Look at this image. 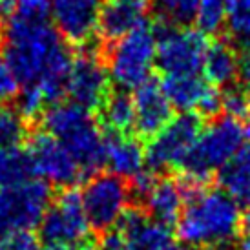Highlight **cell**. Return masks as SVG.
<instances>
[{"label":"cell","instance_id":"14","mask_svg":"<svg viewBox=\"0 0 250 250\" xmlns=\"http://www.w3.org/2000/svg\"><path fill=\"white\" fill-rule=\"evenodd\" d=\"M133 110L135 121L133 130L139 137L150 139L172 119V104L168 103L161 84L148 79L133 90Z\"/></svg>","mask_w":250,"mask_h":250},{"label":"cell","instance_id":"3","mask_svg":"<svg viewBox=\"0 0 250 250\" xmlns=\"http://www.w3.org/2000/svg\"><path fill=\"white\" fill-rule=\"evenodd\" d=\"M243 143V126L239 119L229 115L210 119V125L203 128L197 141L177 167L183 175L181 179L207 185L212 174L229 163Z\"/></svg>","mask_w":250,"mask_h":250},{"label":"cell","instance_id":"8","mask_svg":"<svg viewBox=\"0 0 250 250\" xmlns=\"http://www.w3.org/2000/svg\"><path fill=\"white\" fill-rule=\"evenodd\" d=\"M39 236L46 245H83L90 239L81 192L70 187L51 201L39 223Z\"/></svg>","mask_w":250,"mask_h":250},{"label":"cell","instance_id":"13","mask_svg":"<svg viewBox=\"0 0 250 250\" xmlns=\"http://www.w3.org/2000/svg\"><path fill=\"white\" fill-rule=\"evenodd\" d=\"M117 230L125 236L126 250H170L175 247L170 227L152 219L137 205H128L119 217Z\"/></svg>","mask_w":250,"mask_h":250},{"label":"cell","instance_id":"2","mask_svg":"<svg viewBox=\"0 0 250 250\" xmlns=\"http://www.w3.org/2000/svg\"><path fill=\"white\" fill-rule=\"evenodd\" d=\"M44 132L61 141L84 175L104 167V133L91 111L73 101H57L42 111Z\"/></svg>","mask_w":250,"mask_h":250},{"label":"cell","instance_id":"7","mask_svg":"<svg viewBox=\"0 0 250 250\" xmlns=\"http://www.w3.org/2000/svg\"><path fill=\"white\" fill-rule=\"evenodd\" d=\"M203 130V117L194 111H181L172 117L145 148L146 167L153 172L177 168Z\"/></svg>","mask_w":250,"mask_h":250},{"label":"cell","instance_id":"26","mask_svg":"<svg viewBox=\"0 0 250 250\" xmlns=\"http://www.w3.org/2000/svg\"><path fill=\"white\" fill-rule=\"evenodd\" d=\"M227 4L229 0H199L194 19L197 22V28L207 35L221 31V28H225Z\"/></svg>","mask_w":250,"mask_h":250},{"label":"cell","instance_id":"16","mask_svg":"<svg viewBox=\"0 0 250 250\" xmlns=\"http://www.w3.org/2000/svg\"><path fill=\"white\" fill-rule=\"evenodd\" d=\"M104 165L111 174L123 179H132L145 168V148L139 137L132 133L108 132L104 135Z\"/></svg>","mask_w":250,"mask_h":250},{"label":"cell","instance_id":"15","mask_svg":"<svg viewBox=\"0 0 250 250\" xmlns=\"http://www.w3.org/2000/svg\"><path fill=\"white\" fill-rule=\"evenodd\" d=\"M152 0H106L97 24L101 41L115 42L146 21Z\"/></svg>","mask_w":250,"mask_h":250},{"label":"cell","instance_id":"41","mask_svg":"<svg viewBox=\"0 0 250 250\" xmlns=\"http://www.w3.org/2000/svg\"><path fill=\"white\" fill-rule=\"evenodd\" d=\"M190 250H203V249H194V247H192V249H190Z\"/></svg>","mask_w":250,"mask_h":250},{"label":"cell","instance_id":"27","mask_svg":"<svg viewBox=\"0 0 250 250\" xmlns=\"http://www.w3.org/2000/svg\"><path fill=\"white\" fill-rule=\"evenodd\" d=\"M223 111L234 119H243L250 111V95L239 84H230L223 91Z\"/></svg>","mask_w":250,"mask_h":250},{"label":"cell","instance_id":"34","mask_svg":"<svg viewBox=\"0 0 250 250\" xmlns=\"http://www.w3.org/2000/svg\"><path fill=\"white\" fill-rule=\"evenodd\" d=\"M239 234H241V243L250 245V207H247L241 219H239Z\"/></svg>","mask_w":250,"mask_h":250},{"label":"cell","instance_id":"21","mask_svg":"<svg viewBox=\"0 0 250 250\" xmlns=\"http://www.w3.org/2000/svg\"><path fill=\"white\" fill-rule=\"evenodd\" d=\"M97 111L101 115V125L108 132L130 133V130H133V121H135L133 99L132 95H128L126 90L110 91Z\"/></svg>","mask_w":250,"mask_h":250},{"label":"cell","instance_id":"1","mask_svg":"<svg viewBox=\"0 0 250 250\" xmlns=\"http://www.w3.org/2000/svg\"><path fill=\"white\" fill-rule=\"evenodd\" d=\"M239 205L221 188L203 187L185 199L177 227V237L194 249L234 241L239 232Z\"/></svg>","mask_w":250,"mask_h":250},{"label":"cell","instance_id":"12","mask_svg":"<svg viewBox=\"0 0 250 250\" xmlns=\"http://www.w3.org/2000/svg\"><path fill=\"white\" fill-rule=\"evenodd\" d=\"M104 2L106 0H49L51 21L59 35L77 48L93 42Z\"/></svg>","mask_w":250,"mask_h":250},{"label":"cell","instance_id":"20","mask_svg":"<svg viewBox=\"0 0 250 250\" xmlns=\"http://www.w3.org/2000/svg\"><path fill=\"white\" fill-rule=\"evenodd\" d=\"M237 64H239V55L236 46L229 41H215L207 49L201 70L210 84L217 88H227L236 81Z\"/></svg>","mask_w":250,"mask_h":250},{"label":"cell","instance_id":"11","mask_svg":"<svg viewBox=\"0 0 250 250\" xmlns=\"http://www.w3.org/2000/svg\"><path fill=\"white\" fill-rule=\"evenodd\" d=\"M28 152L35 175H41L49 185L70 188L86 177L62 143L48 132H37L29 139Z\"/></svg>","mask_w":250,"mask_h":250},{"label":"cell","instance_id":"18","mask_svg":"<svg viewBox=\"0 0 250 250\" xmlns=\"http://www.w3.org/2000/svg\"><path fill=\"white\" fill-rule=\"evenodd\" d=\"M217 181L239 207H250V143L217 170Z\"/></svg>","mask_w":250,"mask_h":250},{"label":"cell","instance_id":"36","mask_svg":"<svg viewBox=\"0 0 250 250\" xmlns=\"http://www.w3.org/2000/svg\"><path fill=\"white\" fill-rule=\"evenodd\" d=\"M17 0H0V22H6V19L11 15Z\"/></svg>","mask_w":250,"mask_h":250},{"label":"cell","instance_id":"9","mask_svg":"<svg viewBox=\"0 0 250 250\" xmlns=\"http://www.w3.org/2000/svg\"><path fill=\"white\" fill-rule=\"evenodd\" d=\"M88 223L93 230L106 232L117 225L132 201L130 185L115 174H97L90 177L81 192Z\"/></svg>","mask_w":250,"mask_h":250},{"label":"cell","instance_id":"6","mask_svg":"<svg viewBox=\"0 0 250 250\" xmlns=\"http://www.w3.org/2000/svg\"><path fill=\"white\" fill-rule=\"evenodd\" d=\"M51 201V185L44 179L33 177L17 187L0 188V237L39 227Z\"/></svg>","mask_w":250,"mask_h":250},{"label":"cell","instance_id":"39","mask_svg":"<svg viewBox=\"0 0 250 250\" xmlns=\"http://www.w3.org/2000/svg\"><path fill=\"white\" fill-rule=\"evenodd\" d=\"M237 250H250V245L249 243H239L237 245Z\"/></svg>","mask_w":250,"mask_h":250},{"label":"cell","instance_id":"30","mask_svg":"<svg viewBox=\"0 0 250 250\" xmlns=\"http://www.w3.org/2000/svg\"><path fill=\"white\" fill-rule=\"evenodd\" d=\"M0 250H41V245L31 230H21L0 237Z\"/></svg>","mask_w":250,"mask_h":250},{"label":"cell","instance_id":"10","mask_svg":"<svg viewBox=\"0 0 250 250\" xmlns=\"http://www.w3.org/2000/svg\"><path fill=\"white\" fill-rule=\"evenodd\" d=\"M110 84V75L97 46L91 42L81 46L79 55L73 57L66 95L88 111H97L111 91Z\"/></svg>","mask_w":250,"mask_h":250},{"label":"cell","instance_id":"32","mask_svg":"<svg viewBox=\"0 0 250 250\" xmlns=\"http://www.w3.org/2000/svg\"><path fill=\"white\" fill-rule=\"evenodd\" d=\"M95 250H126L125 236L119 230H106L95 243Z\"/></svg>","mask_w":250,"mask_h":250},{"label":"cell","instance_id":"29","mask_svg":"<svg viewBox=\"0 0 250 250\" xmlns=\"http://www.w3.org/2000/svg\"><path fill=\"white\" fill-rule=\"evenodd\" d=\"M221 111H223V91L217 86L210 84L208 88H207V91H205V95L201 97V101H199L197 108H195V113L201 115L203 119H214Z\"/></svg>","mask_w":250,"mask_h":250},{"label":"cell","instance_id":"17","mask_svg":"<svg viewBox=\"0 0 250 250\" xmlns=\"http://www.w3.org/2000/svg\"><path fill=\"white\" fill-rule=\"evenodd\" d=\"M146 214L152 219L172 227L179 221L183 207H185V194L181 181L174 177H159L155 181L150 194L143 201Z\"/></svg>","mask_w":250,"mask_h":250},{"label":"cell","instance_id":"35","mask_svg":"<svg viewBox=\"0 0 250 250\" xmlns=\"http://www.w3.org/2000/svg\"><path fill=\"white\" fill-rule=\"evenodd\" d=\"M42 250H95V241L88 239L83 245H46Z\"/></svg>","mask_w":250,"mask_h":250},{"label":"cell","instance_id":"33","mask_svg":"<svg viewBox=\"0 0 250 250\" xmlns=\"http://www.w3.org/2000/svg\"><path fill=\"white\" fill-rule=\"evenodd\" d=\"M237 84L250 95V49H243L237 64Z\"/></svg>","mask_w":250,"mask_h":250},{"label":"cell","instance_id":"24","mask_svg":"<svg viewBox=\"0 0 250 250\" xmlns=\"http://www.w3.org/2000/svg\"><path fill=\"white\" fill-rule=\"evenodd\" d=\"M29 121L17 106L0 104V146H21L28 139Z\"/></svg>","mask_w":250,"mask_h":250},{"label":"cell","instance_id":"40","mask_svg":"<svg viewBox=\"0 0 250 250\" xmlns=\"http://www.w3.org/2000/svg\"><path fill=\"white\" fill-rule=\"evenodd\" d=\"M170 250H181V249H179V247H177V245H175L174 249H170Z\"/></svg>","mask_w":250,"mask_h":250},{"label":"cell","instance_id":"31","mask_svg":"<svg viewBox=\"0 0 250 250\" xmlns=\"http://www.w3.org/2000/svg\"><path fill=\"white\" fill-rule=\"evenodd\" d=\"M157 179H159V177H157V172H153V170H150L148 167H145L141 172H137V174L130 179L132 181V183H130V195L135 197L139 203H143L146 199V195L150 194V190L153 188V185H155Z\"/></svg>","mask_w":250,"mask_h":250},{"label":"cell","instance_id":"25","mask_svg":"<svg viewBox=\"0 0 250 250\" xmlns=\"http://www.w3.org/2000/svg\"><path fill=\"white\" fill-rule=\"evenodd\" d=\"M152 4L163 22L187 26L195 19L199 0H152Z\"/></svg>","mask_w":250,"mask_h":250},{"label":"cell","instance_id":"37","mask_svg":"<svg viewBox=\"0 0 250 250\" xmlns=\"http://www.w3.org/2000/svg\"><path fill=\"white\" fill-rule=\"evenodd\" d=\"M203 250H237V245L234 241H227V243L214 245V247H208V249H203Z\"/></svg>","mask_w":250,"mask_h":250},{"label":"cell","instance_id":"28","mask_svg":"<svg viewBox=\"0 0 250 250\" xmlns=\"http://www.w3.org/2000/svg\"><path fill=\"white\" fill-rule=\"evenodd\" d=\"M21 91V83L7 61L0 55V104H9Z\"/></svg>","mask_w":250,"mask_h":250},{"label":"cell","instance_id":"22","mask_svg":"<svg viewBox=\"0 0 250 250\" xmlns=\"http://www.w3.org/2000/svg\"><path fill=\"white\" fill-rule=\"evenodd\" d=\"M35 177L28 150L21 146H0V188L22 185Z\"/></svg>","mask_w":250,"mask_h":250},{"label":"cell","instance_id":"4","mask_svg":"<svg viewBox=\"0 0 250 250\" xmlns=\"http://www.w3.org/2000/svg\"><path fill=\"white\" fill-rule=\"evenodd\" d=\"M155 28L148 21L110 44L106 70L119 90H135L155 66Z\"/></svg>","mask_w":250,"mask_h":250},{"label":"cell","instance_id":"38","mask_svg":"<svg viewBox=\"0 0 250 250\" xmlns=\"http://www.w3.org/2000/svg\"><path fill=\"white\" fill-rule=\"evenodd\" d=\"M245 123L241 126H243V137H245V141H249L250 143V111L245 115Z\"/></svg>","mask_w":250,"mask_h":250},{"label":"cell","instance_id":"5","mask_svg":"<svg viewBox=\"0 0 250 250\" xmlns=\"http://www.w3.org/2000/svg\"><path fill=\"white\" fill-rule=\"evenodd\" d=\"M155 66L163 75L199 73L210 42L199 28L163 22L155 28Z\"/></svg>","mask_w":250,"mask_h":250},{"label":"cell","instance_id":"23","mask_svg":"<svg viewBox=\"0 0 250 250\" xmlns=\"http://www.w3.org/2000/svg\"><path fill=\"white\" fill-rule=\"evenodd\" d=\"M225 28L234 46L250 49V0H229Z\"/></svg>","mask_w":250,"mask_h":250},{"label":"cell","instance_id":"19","mask_svg":"<svg viewBox=\"0 0 250 250\" xmlns=\"http://www.w3.org/2000/svg\"><path fill=\"white\" fill-rule=\"evenodd\" d=\"M161 88L167 95L172 108L179 111H194L210 86L199 73H172L163 75Z\"/></svg>","mask_w":250,"mask_h":250}]
</instances>
